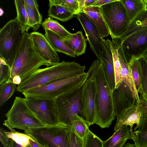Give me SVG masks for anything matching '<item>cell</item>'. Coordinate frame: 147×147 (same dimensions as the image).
Returning <instances> with one entry per match:
<instances>
[{"instance_id": "obj_1", "label": "cell", "mask_w": 147, "mask_h": 147, "mask_svg": "<svg viewBox=\"0 0 147 147\" xmlns=\"http://www.w3.org/2000/svg\"><path fill=\"white\" fill-rule=\"evenodd\" d=\"M87 72L93 76L96 83V117L94 124L102 128H108L116 116L112 91L109 85L103 63L98 59L94 61Z\"/></svg>"}, {"instance_id": "obj_2", "label": "cell", "mask_w": 147, "mask_h": 147, "mask_svg": "<svg viewBox=\"0 0 147 147\" xmlns=\"http://www.w3.org/2000/svg\"><path fill=\"white\" fill-rule=\"evenodd\" d=\"M86 67L75 61L65 62L44 68L39 69L22 80L16 88L22 93L30 89L62 78L71 77L85 72Z\"/></svg>"}, {"instance_id": "obj_3", "label": "cell", "mask_w": 147, "mask_h": 147, "mask_svg": "<svg viewBox=\"0 0 147 147\" xmlns=\"http://www.w3.org/2000/svg\"><path fill=\"white\" fill-rule=\"evenodd\" d=\"M88 72L73 77L57 80L23 93L24 96L55 99L81 88L88 78Z\"/></svg>"}, {"instance_id": "obj_4", "label": "cell", "mask_w": 147, "mask_h": 147, "mask_svg": "<svg viewBox=\"0 0 147 147\" xmlns=\"http://www.w3.org/2000/svg\"><path fill=\"white\" fill-rule=\"evenodd\" d=\"M45 64L36 52L30 34L24 31L23 40L14 61L10 78L16 75L22 80L36 71Z\"/></svg>"}, {"instance_id": "obj_5", "label": "cell", "mask_w": 147, "mask_h": 147, "mask_svg": "<svg viewBox=\"0 0 147 147\" xmlns=\"http://www.w3.org/2000/svg\"><path fill=\"white\" fill-rule=\"evenodd\" d=\"M24 31L16 18L7 22L0 30V57L11 70L20 47Z\"/></svg>"}, {"instance_id": "obj_6", "label": "cell", "mask_w": 147, "mask_h": 147, "mask_svg": "<svg viewBox=\"0 0 147 147\" xmlns=\"http://www.w3.org/2000/svg\"><path fill=\"white\" fill-rule=\"evenodd\" d=\"M3 125L9 130L17 128L24 131L45 126L36 117L26 104L25 98L16 96L13 104L5 115Z\"/></svg>"}, {"instance_id": "obj_7", "label": "cell", "mask_w": 147, "mask_h": 147, "mask_svg": "<svg viewBox=\"0 0 147 147\" xmlns=\"http://www.w3.org/2000/svg\"><path fill=\"white\" fill-rule=\"evenodd\" d=\"M71 128V126L59 124L24 131L40 145L47 147H68V133Z\"/></svg>"}, {"instance_id": "obj_8", "label": "cell", "mask_w": 147, "mask_h": 147, "mask_svg": "<svg viewBox=\"0 0 147 147\" xmlns=\"http://www.w3.org/2000/svg\"><path fill=\"white\" fill-rule=\"evenodd\" d=\"M100 9L112 40L123 36L126 31L130 22L120 0L104 5Z\"/></svg>"}, {"instance_id": "obj_9", "label": "cell", "mask_w": 147, "mask_h": 147, "mask_svg": "<svg viewBox=\"0 0 147 147\" xmlns=\"http://www.w3.org/2000/svg\"><path fill=\"white\" fill-rule=\"evenodd\" d=\"M82 87L55 99L59 124L71 126L78 115L82 117L81 102Z\"/></svg>"}, {"instance_id": "obj_10", "label": "cell", "mask_w": 147, "mask_h": 147, "mask_svg": "<svg viewBox=\"0 0 147 147\" xmlns=\"http://www.w3.org/2000/svg\"><path fill=\"white\" fill-rule=\"evenodd\" d=\"M115 39L119 43L124 58L128 64L144 56L147 52V27L122 40L119 38Z\"/></svg>"}, {"instance_id": "obj_11", "label": "cell", "mask_w": 147, "mask_h": 147, "mask_svg": "<svg viewBox=\"0 0 147 147\" xmlns=\"http://www.w3.org/2000/svg\"><path fill=\"white\" fill-rule=\"evenodd\" d=\"M25 103L37 118L45 126L59 124L55 100L25 96Z\"/></svg>"}, {"instance_id": "obj_12", "label": "cell", "mask_w": 147, "mask_h": 147, "mask_svg": "<svg viewBox=\"0 0 147 147\" xmlns=\"http://www.w3.org/2000/svg\"><path fill=\"white\" fill-rule=\"evenodd\" d=\"M88 74L89 77L82 87L81 102L82 117L89 127L94 124L96 119V85L94 77Z\"/></svg>"}, {"instance_id": "obj_13", "label": "cell", "mask_w": 147, "mask_h": 147, "mask_svg": "<svg viewBox=\"0 0 147 147\" xmlns=\"http://www.w3.org/2000/svg\"><path fill=\"white\" fill-rule=\"evenodd\" d=\"M34 49L47 66L57 65L60 62L59 56L45 35L34 31L30 33Z\"/></svg>"}, {"instance_id": "obj_14", "label": "cell", "mask_w": 147, "mask_h": 147, "mask_svg": "<svg viewBox=\"0 0 147 147\" xmlns=\"http://www.w3.org/2000/svg\"><path fill=\"white\" fill-rule=\"evenodd\" d=\"M112 97L117 118L126 110L134 106L137 101L134 94L123 80L119 86L112 91Z\"/></svg>"}, {"instance_id": "obj_15", "label": "cell", "mask_w": 147, "mask_h": 147, "mask_svg": "<svg viewBox=\"0 0 147 147\" xmlns=\"http://www.w3.org/2000/svg\"><path fill=\"white\" fill-rule=\"evenodd\" d=\"M75 17L79 21L83 28L91 49L98 59L100 61L101 37L97 29L84 12L81 11L76 15Z\"/></svg>"}, {"instance_id": "obj_16", "label": "cell", "mask_w": 147, "mask_h": 147, "mask_svg": "<svg viewBox=\"0 0 147 147\" xmlns=\"http://www.w3.org/2000/svg\"><path fill=\"white\" fill-rule=\"evenodd\" d=\"M111 42L112 41L109 39L106 40L103 38H100V61L104 65L109 85L113 91L115 88V82Z\"/></svg>"}, {"instance_id": "obj_17", "label": "cell", "mask_w": 147, "mask_h": 147, "mask_svg": "<svg viewBox=\"0 0 147 147\" xmlns=\"http://www.w3.org/2000/svg\"><path fill=\"white\" fill-rule=\"evenodd\" d=\"M141 120V114L136 104L134 106L126 110L117 118L114 130L116 131L123 125L129 126L131 135L133 134L132 128L134 125H136L134 129V131H136L140 125Z\"/></svg>"}, {"instance_id": "obj_18", "label": "cell", "mask_w": 147, "mask_h": 147, "mask_svg": "<svg viewBox=\"0 0 147 147\" xmlns=\"http://www.w3.org/2000/svg\"><path fill=\"white\" fill-rule=\"evenodd\" d=\"M81 11L85 13L97 29L101 38L108 36L109 32L100 12V7L87 6Z\"/></svg>"}, {"instance_id": "obj_19", "label": "cell", "mask_w": 147, "mask_h": 147, "mask_svg": "<svg viewBox=\"0 0 147 147\" xmlns=\"http://www.w3.org/2000/svg\"><path fill=\"white\" fill-rule=\"evenodd\" d=\"M66 44L75 53L76 56L84 53L86 47L87 39L81 31L71 34L67 38L63 39Z\"/></svg>"}, {"instance_id": "obj_20", "label": "cell", "mask_w": 147, "mask_h": 147, "mask_svg": "<svg viewBox=\"0 0 147 147\" xmlns=\"http://www.w3.org/2000/svg\"><path fill=\"white\" fill-rule=\"evenodd\" d=\"M45 36L56 52L63 53L73 57H76L74 52L64 42L57 34L47 29H45Z\"/></svg>"}, {"instance_id": "obj_21", "label": "cell", "mask_w": 147, "mask_h": 147, "mask_svg": "<svg viewBox=\"0 0 147 147\" xmlns=\"http://www.w3.org/2000/svg\"><path fill=\"white\" fill-rule=\"evenodd\" d=\"M131 134L129 127L123 125L115 131L108 139L103 141V147H123Z\"/></svg>"}, {"instance_id": "obj_22", "label": "cell", "mask_w": 147, "mask_h": 147, "mask_svg": "<svg viewBox=\"0 0 147 147\" xmlns=\"http://www.w3.org/2000/svg\"><path fill=\"white\" fill-rule=\"evenodd\" d=\"M125 8L127 17L130 22L147 7L144 0H120Z\"/></svg>"}, {"instance_id": "obj_23", "label": "cell", "mask_w": 147, "mask_h": 147, "mask_svg": "<svg viewBox=\"0 0 147 147\" xmlns=\"http://www.w3.org/2000/svg\"><path fill=\"white\" fill-rule=\"evenodd\" d=\"M147 27V9L138 15L130 23L128 28L124 34L119 38L122 40L138 31Z\"/></svg>"}, {"instance_id": "obj_24", "label": "cell", "mask_w": 147, "mask_h": 147, "mask_svg": "<svg viewBox=\"0 0 147 147\" xmlns=\"http://www.w3.org/2000/svg\"><path fill=\"white\" fill-rule=\"evenodd\" d=\"M49 7L48 16L51 18L65 22L75 16L74 13L61 5L49 4Z\"/></svg>"}, {"instance_id": "obj_25", "label": "cell", "mask_w": 147, "mask_h": 147, "mask_svg": "<svg viewBox=\"0 0 147 147\" xmlns=\"http://www.w3.org/2000/svg\"><path fill=\"white\" fill-rule=\"evenodd\" d=\"M140 76V89L139 93L141 97L147 101V60L144 56L138 59Z\"/></svg>"}, {"instance_id": "obj_26", "label": "cell", "mask_w": 147, "mask_h": 147, "mask_svg": "<svg viewBox=\"0 0 147 147\" xmlns=\"http://www.w3.org/2000/svg\"><path fill=\"white\" fill-rule=\"evenodd\" d=\"M42 26L44 30H49L58 35L63 39L67 38L71 34L57 21L50 17L45 19L42 22Z\"/></svg>"}, {"instance_id": "obj_27", "label": "cell", "mask_w": 147, "mask_h": 147, "mask_svg": "<svg viewBox=\"0 0 147 147\" xmlns=\"http://www.w3.org/2000/svg\"><path fill=\"white\" fill-rule=\"evenodd\" d=\"M14 4L17 12L15 18L21 25L24 31L28 32L30 28L28 24V16L24 0H15Z\"/></svg>"}, {"instance_id": "obj_28", "label": "cell", "mask_w": 147, "mask_h": 147, "mask_svg": "<svg viewBox=\"0 0 147 147\" xmlns=\"http://www.w3.org/2000/svg\"><path fill=\"white\" fill-rule=\"evenodd\" d=\"M16 84L9 79L0 85V106H2L15 91Z\"/></svg>"}, {"instance_id": "obj_29", "label": "cell", "mask_w": 147, "mask_h": 147, "mask_svg": "<svg viewBox=\"0 0 147 147\" xmlns=\"http://www.w3.org/2000/svg\"><path fill=\"white\" fill-rule=\"evenodd\" d=\"M28 18V25L35 31L42 24V16L39 9L33 8L25 5Z\"/></svg>"}, {"instance_id": "obj_30", "label": "cell", "mask_w": 147, "mask_h": 147, "mask_svg": "<svg viewBox=\"0 0 147 147\" xmlns=\"http://www.w3.org/2000/svg\"><path fill=\"white\" fill-rule=\"evenodd\" d=\"M3 130L7 137L17 144L24 147L29 144V140L31 138L26 134L17 131L13 129H10V131H6L3 128Z\"/></svg>"}, {"instance_id": "obj_31", "label": "cell", "mask_w": 147, "mask_h": 147, "mask_svg": "<svg viewBox=\"0 0 147 147\" xmlns=\"http://www.w3.org/2000/svg\"><path fill=\"white\" fill-rule=\"evenodd\" d=\"M141 97L136 103L141 115L140 123L137 130L145 132L147 131V101Z\"/></svg>"}, {"instance_id": "obj_32", "label": "cell", "mask_w": 147, "mask_h": 147, "mask_svg": "<svg viewBox=\"0 0 147 147\" xmlns=\"http://www.w3.org/2000/svg\"><path fill=\"white\" fill-rule=\"evenodd\" d=\"M111 47L113 53L115 86V88L118 87L122 81L121 75V67L119 61L117 50L112 41Z\"/></svg>"}, {"instance_id": "obj_33", "label": "cell", "mask_w": 147, "mask_h": 147, "mask_svg": "<svg viewBox=\"0 0 147 147\" xmlns=\"http://www.w3.org/2000/svg\"><path fill=\"white\" fill-rule=\"evenodd\" d=\"M71 126L78 136L82 140L84 139L89 130L85 121L80 116L72 122Z\"/></svg>"}, {"instance_id": "obj_34", "label": "cell", "mask_w": 147, "mask_h": 147, "mask_svg": "<svg viewBox=\"0 0 147 147\" xmlns=\"http://www.w3.org/2000/svg\"><path fill=\"white\" fill-rule=\"evenodd\" d=\"M49 4L61 5L76 15L80 12L78 0H50Z\"/></svg>"}, {"instance_id": "obj_35", "label": "cell", "mask_w": 147, "mask_h": 147, "mask_svg": "<svg viewBox=\"0 0 147 147\" xmlns=\"http://www.w3.org/2000/svg\"><path fill=\"white\" fill-rule=\"evenodd\" d=\"M129 71L137 92L139 93L140 89V76L139 70L138 59L128 64Z\"/></svg>"}, {"instance_id": "obj_36", "label": "cell", "mask_w": 147, "mask_h": 147, "mask_svg": "<svg viewBox=\"0 0 147 147\" xmlns=\"http://www.w3.org/2000/svg\"><path fill=\"white\" fill-rule=\"evenodd\" d=\"M83 147H103V141L89 130L84 139Z\"/></svg>"}, {"instance_id": "obj_37", "label": "cell", "mask_w": 147, "mask_h": 147, "mask_svg": "<svg viewBox=\"0 0 147 147\" xmlns=\"http://www.w3.org/2000/svg\"><path fill=\"white\" fill-rule=\"evenodd\" d=\"M129 139L133 140L136 147L147 145V131H133Z\"/></svg>"}, {"instance_id": "obj_38", "label": "cell", "mask_w": 147, "mask_h": 147, "mask_svg": "<svg viewBox=\"0 0 147 147\" xmlns=\"http://www.w3.org/2000/svg\"><path fill=\"white\" fill-rule=\"evenodd\" d=\"M0 85L10 78L11 70L5 60L0 57Z\"/></svg>"}, {"instance_id": "obj_39", "label": "cell", "mask_w": 147, "mask_h": 147, "mask_svg": "<svg viewBox=\"0 0 147 147\" xmlns=\"http://www.w3.org/2000/svg\"><path fill=\"white\" fill-rule=\"evenodd\" d=\"M68 147H83L84 140L81 139L72 127L68 133Z\"/></svg>"}, {"instance_id": "obj_40", "label": "cell", "mask_w": 147, "mask_h": 147, "mask_svg": "<svg viewBox=\"0 0 147 147\" xmlns=\"http://www.w3.org/2000/svg\"><path fill=\"white\" fill-rule=\"evenodd\" d=\"M0 140L4 147H9L10 139L6 136L1 128L0 129Z\"/></svg>"}, {"instance_id": "obj_41", "label": "cell", "mask_w": 147, "mask_h": 147, "mask_svg": "<svg viewBox=\"0 0 147 147\" xmlns=\"http://www.w3.org/2000/svg\"><path fill=\"white\" fill-rule=\"evenodd\" d=\"M116 0H95V1L89 6L100 7L107 3L115 1Z\"/></svg>"}, {"instance_id": "obj_42", "label": "cell", "mask_w": 147, "mask_h": 147, "mask_svg": "<svg viewBox=\"0 0 147 147\" xmlns=\"http://www.w3.org/2000/svg\"><path fill=\"white\" fill-rule=\"evenodd\" d=\"M80 11L83 8L89 6L93 3L95 0H78Z\"/></svg>"}, {"instance_id": "obj_43", "label": "cell", "mask_w": 147, "mask_h": 147, "mask_svg": "<svg viewBox=\"0 0 147 147\" xmlns=\"http://www.w3.org/2000/svg\"><path fill=\"white\" fill-rule=\"evenodd\" d=\"M25 5L33 8L38 9V5L36 0H24Z\"/></svg>"}, {"instance_id": "obj_44", "label": "cell", "mask_w": 147, "mask_h": 147, "mask_svg": "<svg viewBox=\"0 0 147 147\" xmlns=\"http://www.w3.org/2000/svg\"><path fill=\"white\" fill-rule=\"evenodd\" d=\"M9 147H32L30 144L26 147H24L16 142L10 139V144Z\"/></svg>"}, {"instance_id": "obj_45", "label": "cell", "mask_w": 147, "mask_h": 147, "mask_svg": "<svg viewBox=\"0 0 147 147\" xmlns=\"http://www.w3.org/2000/svg\"><path fill=\"white\" fill-rule=\"evenodd\" d=\"M13 82L16 84L19 85L22 82V80L20 76L16 75L14 76L12 80Z\"/></svg>"}, {"instance_id": "obj_46", "label": "cell", "mask_w": 147, "mask_h": 147, "mask_svg": "<svg viewBox=\"0 0 147 147\" xmlns=\"http://www.w3.org/2000/svg\"><path fill=\"white\" fill-rule=\"evenodd\" d=\"M29 142L32 147H40L38 145L32 138L29 140Z\"/></svg>"}, {"instance_id": "obj_47", "label": "cell", "mask_w": 147, "mask_h": 147, "mask_svg": "<svg viewBox=\"0 0 147 147\" xmlns=\"http://www.w3.org/2000/svg\"><path fill=\"white\" fill-rule=\"evenodd\" d=\"M124 147H136L135 144H131L130 143L128 142L125 146Z\"/></svg>"}, {"instance_id": "obj_48", "label": "cell", "mask_w": 147, "mask_h": 147, "mask_svg": "<svg viewBox=\"0 0 147 147\" xmlns=\"http://www.w3.org/2000/svg\"><path fill=\"white\" fill-rule=\"evenodd\" d=\"M144 1L147 7V0H144Z\"/></svg>"}, {"instance_id": "obj_49", "label": "cell", "mask_w": 147, "mask_h": 147, "mask_svg": "<svg viewBox=\"0 0 147 147\" xmlns=\"http://www.w3.org/2000/svg\"><path fill=\"white\" fill-rule=\"evenodd\" d=\"M38 146H39L40 147H47V146H42L40 145L39 144H38Z\"/></svg>"}, {"instance_id": "obj_50", "label": "cell", "mask_w": 147, "mask_h": 147, "mask_svg": "<svg viewBox=\"0 0 147 147\" xmlns=\"http://www.w3.org/2000/svg\"><path fill=\"white\" fill-rule=\"evenodd\" d=\"M144 57H146V59L147 60V52L144 55Z\"/></svg>"}, {"instance_id": "obj_51", "label": "cell", "mask_w": 147, "mask_h": 147, "mask_svg": "<svg viewBox=\"0 0 147 147\" xmlns=\"http://www.w3.org/2000/svg\"><path fill=\"white\" fill-rule=\"evenodd\" d=\"M140 147H147V145H145V146H141Z\"/></svg>"}]
</instances>
